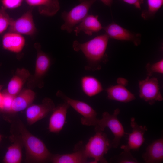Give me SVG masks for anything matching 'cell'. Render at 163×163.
<instances>
[{"label":"cell","mask_w":163,"mask_h":163,"mask_svg":"<svg viewBox=\"0 0 163 163\" xmlns=\"http://www.w3.org/2000/svg\"><path fill=\"white\" fill-rule=\"evenodd\" d=\"M109 37L105 34L98 36L84 43L74 41L72 47L75 51H81L86 59L84 68L87 71L100 70L102 65L108 61L106 51Z\"/></svg>","instance_id":"1"},{"label":"cell","mask_w":163,"mask_h":163,"mask_svg":"<svg viewBox=\"0 0 163 163\" xmlns=\"http://www.w3.org/2000/svg\"><path fill=\"white\" fill-rule=\"evenodd\" d=\"M18 128L25 149V161L43 163L50 161L52 154L44 142L30 133L20 120L18 121Z\"/></svg>","instance_id":"2"},{"label":"cell","mask_w":163,"mask_h":163,"mask_svg":"<svg viewBox=\"0 0 163 163\" xmlns=\"http://www.w3.org/2000/svg\"><path fill=\"white\" fill-rule=\"evenodd\" d=\"M112 147L111 142L102 131L96 132L95 134L90 138L84 149L87 157L94 159L90 163H106L107 161L104 155Z\"/></svg>","instance_id":"3"},{"label":"cell","mask_w":163,"mask_h":163,"mask_svg":"<svg viewBox=\"0 0 163 163\" xmlns=\"http://www.w3.org/2000/svg\"><path fill=\"white\" fill-rule=\"evenodd\" d=\"M120 110L116 109L113 114L111 115L105 111L102 114V117L99 119L95 126V132L103 131L106 127H108L113 133L114 138L111 142L112 147L117 148L120 145L121 139L126 133L125 132L124 127L118 119L117 116L120 113Z\"/></svg>","instance_id":"4"},{"label":"cell","mask_w":163,"mask_h":163,"mask_svg":"<svg viewBox=\"0 0 163 163\" xmlns=\"http://www.w3.org/2000/svg\"><path fill=\"white\" fill-rule=\"evenodd\" d=\"M97 0H79V3L68 12L64 11L61 17L64 21L61 28L71 33L76 25L88 15L89 10Z\"/></svg>","instance_id":"5"},{"label":"cell","mask_w":163,"mask_h":163,"mask_svg":"<svg viewBox=\"0 0 163 163\" xmlns=\"http://www.w3.org/2000/svg\"><path fill=\"white\" fill-rule=\"evenodd\" d=\"M56 94L82 115V117L81 119L82 124L88 126H95L97 125L99 120L97 117V113L89 104L84 102L71 98L60 90L58 91Z\"/></svg>","instance_id":"6"},{"label":"cell","mask_w":163,"mask_h":163,"mask_svg":"<svg viewBox=\"0 0 163 163\" xmlns=\"http://www.w3.org/2000/svg\"><path fill=\"white\" fill-rule=\"evenodd\" d=\"M34 46L37 51V55L34 74L32 76H30L27 81V86L29 88L37 86L41 88L43 86V78L51 64L50 57L41 50L40 44L36 43Z\"/></svg>","instance_id":"7"},{"label":"cell","mask_w":163,"mask_h":163,"mask_svg":"<svg viewBox=\"0 0 163 163\" xmlns=\"http://www.w3.org/2000/svg\"><path fill=\"white\" fill-rule=\"evenodd\" d=\"M138 85L140 97L149 104L152 105L156 101L163 100L158 81L156 78L148 76L145 79L139 80Z\"/></svg>","instance_id":"8"},{"label":"cell","mask_w":163,"mask_h":163,"mask_svg":"<svg viewBox=\"0 0 163 163\" xmlns=\"http://www.w3.org/2000/svg\"><path fill=\"white\" fill-rule=\"evenodd\" d=\"M103 29L109 38L130 41L135 46H138L140 44V34L133 33L115 23L112 22L103 27Z\"/></svg>","instance_id":"9"},{"label":"cell","mask_w":163,"mask_h":163,"mask_svg":"<svg viewBox=\"0 0 163 163\" xmlns=\"http://www.w3.org/2000/svg\"><path fill=\"white\" fill-rule=\"evenodd\" d=\"M54 103L50 98H44L41 104H31L27 109L26 116L27 123L32 125L45 117L55 107Z\"/></svg>","instance_id":"10"},{"label":"cell","mask_w":163,"mask_h":163,"mask_svg":"<svg viewBox=\"0 0 163 163\" xmlns=\"http://www.w3.org/2000/svg\"><path fill=\"white\" fill-rule=\"evenodd\" d=\"M130 126L132 128L131 132L126 133V135H128L127 144L122 145L121 148L126 151H130L131 150L138 151L145 141L144 135L145 132L147 131V129L145 126H143L138 125L133 117L131 118Z\"/></svg>","instance_id":"11"},{"label":"cell","mask_w":163,"mask_h":163,"mask_svg":"<svg viewBox=\"0 0 163 163\" xmlns=\"http://www.w3.org/2000/svg\"><path fill=\"white\" fill-rule=\"evenodd\" d=\"M32 11L31 8L18 19H12L8 28L9 31L21 35H34L36 31V28L33 19Z\"/></svg>","instance_id":"12"},{"label":"cell","mask_w":163,"mask_h":163,"mask_svg":"<svg viewBox=\"0 0 163 163\" xmlns=\"http://www.w3.org/2000/svg\"><path fill=\"white\" fill-rule=\"evenodd\" d=\"M117 84L111 85L106 90L108 99L121 102L127 103L136 99L134 95L126 88L128 81L123 78L117 80Z\"/></svg>","instance_id":"13"},{"label":"cell","mask_w":163,"mask_h":163,"mask_svg":"<svg viewBox=\"0 0 163 163\" xmlns=\"http://www.w3.org/2000/svg\"><path fill=\"white\" fill-rule=\"evenodd\" d=\"M75 147L74 152L71 153L52 155L50 161L53 163H85L88 158L82 142L78 143Z\"/></svg>","instance_id":"14"},{"label":"cell","mask_w":163,"mask_h":163,"mask_svg":"<svg viewBox=\"0 0 163 163\" xmlns=\"http://www.w3.org/2000/svg\"><path fill=\"white\" fill-rule=\"evenodd\" d=\"M69 107L64 102L55 107L49 119L48 129L50 132L58 133L62 130Z\"/></svg>","instance_id":"15"},{"label":"cell","mask_w":163,"mask_h":163,"mask_svg":"<svg viewBox=\"0 0 163 163\" xmlns=\"http://www.w3.org/2000/svg\"><path fill=\"white\" fill-rule=\"evenodd\" d=\"M30 75L27 69L23 68H18L8 83L7 91L12 95L16 96L21 91L23 85Z\"/></svg>","instance_id":"16"},{"label":"cell","mask_w":163,"mask_h":163,"mask_svg":"<svg viewBox=\"0 0 163 163\" xmlns=\"http://www.w3.org/2000/svg\"><path fill=\"white\" fill-rule=\"evenodd\" d=\"M25 44L24 37L20 34L9 31L3 36L2 47L5 49L15 53H18L23 50Z\"/></svg>","instance_id":"17"},{"label":"cell","mask_w":163,"mask_h":163,"mask_svg":"<svg viewBox=\"0 0 163 163\" xmlns=\"http://www.w3.org/2000/svg\"><path fill=\"white\" fill-rule=\"evenodd\" d=\"M147 163H160L163 160V138L154 141L147 147L145 152L142 155Z\"/></svg>","instance_id":"18"},{"label":"cell","mask_w":163,"mask_h":163,"mask_svg":"<svg viewBox=\"0 0 163 163\" xmlns=\"http://www.w3.org/2000/svg\"><path fill=\"white\" fill-rule=\"evenodd\" d=\"M97 15H88L73 29L76 35L81 31L84 32L88 35L97 33L103 29L101 24L99 21Z\"/></svg>","instance_id":"19"},{"label":"cell","mask_w":163,"mask_h":163,"mask_svg":"<svg viewBox=\"0 0 163 163\" xmlns=\"http://www.w3.org/2000/svg\"><path fill=\"white\" fill-rule=\"evenodd\" d=\"M36 96L30 89H25L16 96L13 100L11 113H16L26 109L31 105Z\"/></svg>","instance_id":"20"},{"label":"cell","mask_w":163,"mask_h":163,"mask_svg":"<svg viewBox=\"0 0 163 163\" xmlns=\"http://www.w3.org/2000/svg\"><path fill=\"white\" fill-rule=\"evenodd\" d=\"M27 4L38 8L39 13L47 16H53L59 11L60 6L58 0H25Z\"/></svg>","instance_id":"21"},{"label":"cell","mask_w":163,"mask_h":163,"mask_svg":"<svg viewBox=\"0 0 163 163\" xmlns=\"http://www.w3.org/2000/svg\"><path fill=\"white\" fill-rule=\"evenodd\" d=\"M81 88L84 93L89 97L94 96L103 90L100 81L94 76L85 75L80 80Z\"/></svg>","instance_id":"22"},{"label":"cell","mask_w":163,"mask_h":163,"mask_svg":"<svg viewBox=\"0 0 163 163\" xmlns=\"http://www.w3.org/2000/svg\"><path fill=\"white\" fill-rule=\"evenodd\" d=\"M22 140L20 138L14 139V143L7 149L3 162L5 163H20L22 159Z\"/></svg>","instance_id":"23"},{"label":"cell","mask_w":163,"mask_h":163,"mask_svg":"<svg viewBox=\"0 0 163 163\" xmlns=\"http://www.w3.org/2000/svg\"><path fill=\"white\" fill-rule=\"evenodd\" d=\"M147 8L143 11L141 16L145 20L152 19L162 6L163 0H147Z\"/></svg>","instance_id":"24"},{"label":"cell","mask_w":163,"mask_h":163,"mask_svg":"<svg viewBox=\"0 0 163 163\" xmlns=\"http://www.w3.org/2000/svg\"><path fill=\"white\" fill-rule=\"evenodd\" d=\"M147 74L149 76H151L154 73H163V59L153 64L148 63L146 66Z\"/></svg>","instance_id":"25"},{"label":"cell","mask_w":163,"mask_h":163,"mask_svg":"<svg viewBox=\"0 0 163 163\" xmlns=\"http://www.w3.org/2000/svg\"><path fill=\"white\" fill-rule=\"evenodd\" d=\"M2 93L3 98L1 110L7 113H11L13 102L16 96L9 94L6 90L4 91Z\"/></svg>","instance_id":"26"},{"label":"cell","mask_w":163,"mask_h":163,"mask_svg":"<svg viewBox=\"0 0 163 163\" xmlns=\"http://www.w3.org/2000/svg\"><path fill=\"white\" fill-rule=\"evenodd\" d=\"M12 19L2 7L0 9V34L8 28Z\"/></svg>","instance_id":"27"},{"label":"cell","mask_w":163,"mask_h":163,"mask_svg":"<svg viewBox=\"0 0 163 163\" xmlns=\"http://www.w3.org/2000/svg\"><path fill=\"white\" fill-rule=\"evenodd\" d=\"M114 161L120 163H137L138 161L132 155L130 151H123L114 158Z\"/></svg>","instance_id":"28"},{"label":"cell","mask_w":163,"mask_h":163,"mask_svg":"<svg viewBox=\"0 0 163 163\" xmlns=\"http://www.w3.org/2000/svg\"><path fill=\"white\" fill-rule=\"evenodd\" d=\"M23 0H1L3 8L5 9H13L20 6Z\"/></svg>","instance_id":"29"},{"label":"cell","mask_w":163,"mask_h":163,"mask_svg":"<svg viewBox=\"0 0 163 163\" xmlns=\"http://www.w3.org/2000/svg\"><path fill=\"white\" fill-rule=\"evenodd\" d=\"M128 4L133 5L139 9L141 8V5L144 2V0H122Z\"/></svg>","instance_id":"30"},{"label":"cell","mask_w":163,"mask_h":163,"mask_svg":"<svg viewBox=\"0 0 163 163\" xmlns=\"http://www.w3.org/2000/svg\"><path fill=\"white\" fill-rule=\"evenodd\" d=\"M106 6L110 7H111L113 3V0H100Z\"/></svg>","instance_id":"31"},{"label":"cell","mask_w":163,"mask_h":163,"mask_svg":"<svg viewBox=\"0 0 163 163\" xmlns=\"http://www.w3.org/2000/svg\"><path fill=\"white\" fill-rule=\"evenodd\" d=\"M3 94L2 93L0 92V110H1L2 107V102H3Z\"/></svg>","instance_id":"32"},{"label":"cell","mask_w":163,"mask_h":163,"mask_svg":"<svg viewBox=\"0 0 163 163\" xmlns=\"http://www.w3.org/2000/svg\"><path fill=\"white\" fill-rule=\"evenodd\" d=\"M3 87V85L0 84V92Z\"/></svg>","instance_id":"33"},{"label":"cell","mask_w":163,"mask_h":163,"mask_svg":"<svg viewBox=\"0 0 163 163\" xmlns=\"http://www.w3.org/2000/svg\"><path fill=\"white\" fill-rule=\"evenodd\" d=\"M1 138H2V136L1 134H0V142H1Z\"/></svg>","instance_id":"34"}]
</instances>
